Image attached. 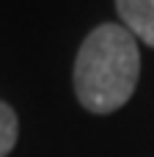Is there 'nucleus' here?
I'll use <instances>...</instances> for the list:
<instances>
[{
    "label": "nucleus",
    "mask_w": 154,
    "mask_h": 157,
    "mask_svg": "<svg viewBox=\"0 0 154 157\" xmlns=\"http://www.w3.org/2000/svg\"><path fill=\"white\" fill-rule=\"evenodd\" d=\"M141 52L124 25H99L91 30L74 61V94L91 113L118 110L135 91Z\"/></svg>",
    "instance_id": "f257e3e1"
},
{
    "label": "nucleus",
    "mask_w": 154,
    "mask_h": 157,
    "mask_svg": "<svg viewBox=\"0 0 154 157\" xmlns=\"http://www.w3.org/2000/svg\"><path fill=\"white\" fill-rule=\"evenodd\" d=\"M17 132H19V121H17V113L0 102V157H6L14 144H17Z\"/></svg>",
    "instance_id": "7ed1b4c3"
},
{
    "label": "nucleus",
    "mask_w": 154,
    "mask_h": 157,
    "mask_svg": "<svg viewBox=\"0 0 154 157\" xmlns=\"http://www.w3.org/2000/svg\"><path fill=\"white\" fill-rule=\"evenodd\" d=\"M118 17L124 22V28L154 47V0H116Z\"/></svg>",
    "instance_id": "f03ea898"
}]
</instances>
